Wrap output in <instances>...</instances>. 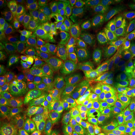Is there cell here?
Instances as JSON below:
<instances>
[{
    "mask_svg": "<svg viewBox=\"0 0 135 135\" xmlns=\"http://www.w3.org/2000/svg\"><path fill=\"white\" fill-rule=\"evenodd\" d=\"M97 46L102 60L112 58L119 53L125 52L127 45L111 36L100 28H98Z\"/></svg>",
    "mask_w": 135,
    "mask_h": 135,
    "instance_id": "obj_8",
    "label": "cell"
},
{
    "mask_svg": "<svg viewBox=\"0 0 135 135\" xmlns=\"http://www.w3.org/2000/svg\"><path fill=\"white\" fill-rule=\"evenodd\" d=\"M120 3L117 0H98L95 3V9L100 17H106L117 13Z\"/></svg>",
    "mask_w": 135,
    "mask_h": 135,
    "instance_id": "obj_23",
    "label": "cell"
},
{
    "mask_svg": "<svg viewBox=\"0 0 135 135\" xmlns=\"http://www.w3.org/2000/svg\"><path fill=\"white\" fill-rule=\"evenodd\" d=\"M50 58L40 45L36 48L34 56V65L40 72H45L51 66Z\"/></svg>",
    "mask_w": 135,
    "mask_h": 135,
    "instance_id": "obj_26",
    "label": "cell"
},
{
    "mask_svg": "<svg viewBox=\"0 0 135 135\" xmlns=\"http://www.w3.org/2000/svg\"><path fill=\"white\" fill-rule=\"evenodd\" d=\"M48 94L46 89L29 86L16 89L15 100L24 105L39 108L47 101Z\"/></svg>",
    "mask_w": 135,
    "mask_h": 135,
    "instance_id": "obj_10",
    "label": "cell"
},
{
    "mask_svg": "<svg viewBox=\"0 0 135 135\" xmlns=\"http://www.w3.org/2000/svg\"><path fill=\"white\" fill-rule=\"evenodd\" d=\"M65 31V29H64L63 31L59 33L58 35H57L56 36L50 39L48 41H45V43L40 45L41 48H43V50L45 51V53L47 54V55L48 56L50 60H56L61 43L62 40H63Z\"/></svg>",
    "mask_w": 135,
    "mask_h": 135,
    "instance_id": "obj_22",
    "label": "cell"
},
{
    "mask_svg": "<svg viewBox=\"0 0 135 135\" xmlns=\"http://www.w3.org/2000/svg\"><path fill=\"white\" fill-rule=\"evenodd\" d=\"M65 18L68 23L78 26H91L101 20L93 3L76 12L65 13Z\"/></svg>",
    "mask_w": 135,
    "mask_h": 135,
    "instance_id": "obj_14",
    "label": "cell"
},
{
    "mask_svg": "<svg viewBox=\"0 0 135 135\" xmlns=\"http://www.w3.org/2000/svg\"><path fill=\"white\" fill-rule=\"evenodd\" d=\"M23 60L18 55L15 54L8 66V78L11 79L21 68Z\"/></svg>",
    "mask_w": 135,
    "mask_h": 135,
    "instance_id": "obj_32",
    "label": "cell"
},
{
    "mask_svg": "<svg viewBox=\"0 0 135 135\" xmlns=\"http://www.w3.org/2000/svg\"><path fill=\"white\" fill-rule=\"evenodd\" d=\"M62 132L64 135H90V126L85 118H75L65 123Z\"/></svg>",
    "mask_w": 135,
    "mask_h": 135,
    "instance_id": "obj_18",
    "label": "cell"
},
{
    "mask_svg": "<svg viewBox=\"0 0 135 135\" xmlns=\"http://www.w3.org/2000/svg\"><path fill=\"white\" fill-rule=\"evenodd\" d=\"M18 4L15 1L1 0L0 1V16L1 21L13 17L18 13Z\"/></svg>",
    "mask_w": 135,
    "mask_h": 135,
    "instance_id": "obj_27",
    "label": "cell"
},
{
    "mask_svg": "<svg viewBox=\"0 0 135 135\" xmlns=\"http://www.w3.org/2000/svg\"><path fill=\"white\" fill-rule=\"evenodd\" d=\"M11 113L15 127L22 135H33L42 126L41 111L38 108L22 104L15 100L5 103Z\"/></svg>",
    "mask_w": 135,
    "mask_h": 135,
    "instance_id": "obj_2",
    "label": "cell"
},
{
    "mask_svg": "<svg viewBox=\"0 0 135 135\" xmlns=\"http://www.w3.org/2000/svg\"><path fill=\"white\" fill-rule=\"evenodd\" d=\"M40 3L45 8L51 9H58L63 4V2L59 0H41Z\"/></svg>",
    "mask_w": 135,
    "mask_h": 135,
    "instance_id": "obj_35",
    "label": "cell"
},
{
    "mask_svg": "<svg viewBox=\"0 0 135 135\" xmlns=\"http://www.w3.org/2000/svg\"><path fill=\"white\" fill-rule=\"evenodd\" d=\"M101 65L104 71L113 78L119 84L127 88L126 58L119 53L112 58L103 60Z\"/></svg>",
    "mask_w": 135,
    "mask_h": 135,
    "instance_id": "obj_11",
    "label": "cell"
},
{
    "mask_svg": "<svg viewBox=\"0 0 135 135\" xmlns=\"http://www.w3.org/2000/svg\"><path fill=\"white\" fill-rule=\"evenodd\" d=\"M68 96L63 91L52 86L50 88L48 94V101L54 106L63 109Z\"/></svg>",
    "mask_w": 135,
    "mask_h": 135,
    "instance_id": "obj_28",
    "label": "cell"
},
{
    "mask_svg": "<svg viewBox=\"0 0 135 135\" xmlns=\"http://www.w3.org/2000/svg\"><path fill=\"white\" fill-rule=\"evenodd\" d=\"M37 71L34 64L24 59L21 68L10 80L16 89L29 86L38 80Z\"/></svg>",
    "mask_w": 135,
    "mask_h": 135,
    "instance_id": "obj_15",
    "label": "cell"
},
{
    "mask_svg": "<svg viewBox=\"0 0 135 135\" xmlns=\"http://www.w3.org/2000/svg\"><path fill=\"white\" fill-rule=\"evenodd\" d=\"M65 29L63 21L55 11L48 10L45 12L42 24L40 44L45 43L50 39L53 38Z\"/></svg>",
    "mask_w": 135,
    "mask_h": 135,
    "instance_id": "obj_13",
    "label": "cell"
},
{
    "mask_svg": "<svg viewBox=\"0 0 135 135\" xmlns=\"http://www.w3.org/2000/svg\"><path fill=\"white\" fill-rule=\"evenodd\" d=\"M88 122L90 126V135H121L104 129L90 119H88Z\"/></svg>",
    "mask_w": 135,
    "mask_h": 135,
    "instance_id": "obj_34",
    "label": "cell"
},
{
    "mask_svg": "<svg viewBox=\"0 0 135 135\" xmlns=\"http://www.w3.org/2000/svg\"><path fill=\"white\" fill-rule=\"evenodd\" d=\"M16 98V91H15L11 80L9 78L0 76V99L1 103H6L13 101Z\"/></svg>",
    "mask_w": 135,
    "mask_h": 135,
    "instance_id": "obj_24",
    "label": "cell"
},
{
    "mask_svg": "<svg viewBox=\"0 0 135 135\" xmlns=\"http://www.w3.org/2000/svg\"><path fill=\"white\" fill-rule=\"evenodd\" d=\"M92 97L91 112L93 116H100L114 111L113 103L98 94L91 93Z\"/></svg>",
    "mask_w": 135,
    "mask_h": 135,
    "instance_id": "obj_21",
    "label": "cell"
},
{
    "mask_svg": "<svg viewBox=\"0 0 135 135\" xmlns=\"http://www.w3.org/2000/svg\"><path fill=\"white\" fill-rule=\"evenodd\" d=\"M127 68V82L126 87L128 89L133 91L135 88V58L128 56L126 58Z\"/></svg>",
    "mask_w": 135,
    "mask_h": 135,
    "instance_id": "obj_29",
    "label": "cell"
},
{
    "mask_svg": "<svg viewBox=\"0 0 135 135\" xmlns=\"http://www.w3.org/2000/svg\"><path fill=\"white\" fill-rule=\"evenodd\" d=\"M101 63L95 67L82 85L90 93L100 95L119 107H135L133 91L126 88L104 71Z\"/></svg>",
    "mask_w": 135,
    "mask_h": 135,
    "instance_id": "obj_1",
    "label": "cell"
},
{
    "mask_svg": "<svg viewBox=\"0 0 135 135\" xmlns=\"http://www.w3.org/2000/svg\"><path fill=\"white\" fill-rule=\"evenodd\" d=\"M3 34L6 42L21 55L29 53L33 46L30 33L22 21H14L4 27Z\"/></svg>",
    "mask_w": 135,
    "mask_h": 135,
    "instance_id": "obj_4",
    "label": "cell"
},
{
    "mask_svg": "<svg viewBox=\"0 0 135 135\" xmlns=\"http://www.w3.org/2000/svg\"><path fill=\"white\" fill-rule=\"evenodd\" d=\"M89 119L107 130L118 133L121 135H127L119 125L117 118L113 112L100 116H93Z\"/></svg>",
    "mask_w": 135,
    "mask_h": 135,
    "instance_id": "obj_20",
    "label": "cell"
},
{
    "mask_svg": "<svg viewBox=\"0 0 135 135\" xmlns=\"http://www.w3.org/2000/svg\"><path fill=\"white\" fill-rule=\"evenodd\" d=\"M15 53L9 45L1 44L0 46V76L8 78V66Z\"/></svg>",
    "mask_w": 135,
    "mask_h": 135,
    "instance_id": "obj_25",
    "label": "cell"
},
{
    "mask_svg": "<svg viewBox=\"0 0 135 135\" xmlns=\"http://www.w3.org/2000/svg\"><path fill=\"white\" fill-rule=\"evenodd\" d=\"M125 42L126 45H133L135 46V33H129L126 38Z\"/></svg>",
    "mask_w": 135,
    "mask_h": 135,
    "instance_id": "obj_37",
    "label": "cell"
},
{
    "mask_svg": "<svg viewBox=\"0 0 135 135\" xmlns=\"http://www.w3.org/2000/svg\"><path fill=\"white\" fill-rule=\"evenodd\" d=\"M123 13L129 33H135V3L126 6Z\"/></svg>",
    "mask_w": 135,
    "mask_h": 135,
    "instance_id": "obj_30",
    "label": "cell"
},
{
    "mask_svg": "<svg viewBox=\"0 0 135 135\" xmlns=\"http://www.w3.org/2000/svg\"><path fill=\"white\" fill-rule=\"evenodd\" d=\"M80 46L73 33L65 31L56 58L59 65L63 70L68 72L73 56Z\"/></svg>",
    "mask_w": 135,
    "mask_h": 135,
    "instance_id": "obj_12",
    "label": "cell"
},
{
    "mask_svg": "<svg viewBox=\"0 0 135 135\" xmlns=\"http://www.w3.org/2000/svg\"><path fill=\"white\" fill-rule=\"evenodd\" d=\"M73 31L80 46L91 55L96 60L99 62H102L97 46L98 35L97 27L94 25L84 26H74Z\"/></svg>",
    "mask_w": 135,
    "mask_h": 135,
    "instance_id": "obj_6",
    "label": "cell"
},
{
    "mask_svg": "<svg viewBox=\"0 0 135 135\" xmlns=\"http://www.w3.org/2000/svg\"><path fill=\"white\" fill-rule=\"evenodd\" d=\"M89 0H66L63 1L65 13H71L85 8L91 3Z\"/></svg>",
    "mask_w": 135,
    "mask_h": 135,
    "instance_id": "obj_31",
    "label": "cell"
},
{
    "mask_svg": "<svg viewBox=\"0 0 135 135\" xmlns=\"http://www.w3.org/2000/svg\"><path fill=\"white\" fill-rule=\"evenodd\" d=\"M0 123L1 126L5 127V126H9L10 125H14V121H13V116L11 113L4 107L1 106L0 108Z\"/></svg>",
    "mask_w": 135,
    "mask_h": 135,
    "instance_id": "obj_33",
    "label": "cell"
},
{
    "mask_svg": "<svg viewBox=\"0 0 135 135\" xmlns=\"http://www.w3.org/2000/svg\"><path fill=\"white\" fill-rule=\"evenodd\" d=\"M119 125L127 135H135V111L118 107L113 111Z\"/></svg>",
    "mask_w": 135,
    "mask_h": 135,
    "instance_id": "obj_17",
    "label": "cell"
},
{
    "mask_svg": "<svg viewBox=\"0 0 135 135\" xmlns=\"http://www.w3.org/2000/svg\"><path fill=\"white\" fill-rule=\"evenodd\" d=\"M89 93L88 89L81 84L67 97L63 108L64 116L67 119L84 118L89 119L92 117V101Z\"/></svg>",
    "mask_w": 135,
    "mask_h": 135,
    "instance_id": "obj_3",
    "label": "cell"
},
{
    "mask_svg": "<svg viewBox=\"0 0 135 135\" xmlns=\"http://www.w3.org/2000/svg\"><path fill=\"white\" fill-rule=\"evenodd\" d=\"M46 79L52 86L63 91L68 97L80 86L81 80L74 77L68 76L63 74L55 76L46 75Z\"/></svg>",
    "mask_w": 135,
    "mask_h": 135,
    "instance_id": "obj_16",
    "label": "cell"
},
{
    "mask_svg": "<svg viewBox=\"0 0 135 135\" xmlns=\"http://www.w3.org/2000/svg\"><path fill=\"white\" fill-rule=\"evenodd\" d=\"M98 26L119 41L126 43L125 40L129 32L125 20L121 14L116 13L101 18L98 22Z\"/></svg>",
    "mask_w": 135,
    "mask_h": 135,
    "instance_id": "obj_9",
    "label": "cell"
},
{
    "mask_svg": "<svg viewBox=\"0 0 135 135\" xmlns=\"http://www.w3.org/2000/svg\"><path fill=\"white\" fill-rule=\"evenodd\" d=\"M39 108L41 111L42 126L47 132L55 134L65 124L63 109L54 106L47 101Z\"/></svg>",
    "mask_w": 135,
    "mask_h": 135,
    "instance_id": "obj_7",
    "label": "cell"
},
{
    "mask_svg": "<svg viewBox=\"0 0 135 135\" xmlns=\"http://www.w3.org/2000/svg\"><path fill=\"white\" fill-rule=\"evenodd\" d=\"M101 63L80 46L73 56L68 73L75 78L86 80L95 67Z\"/></svg>",
    "mask_w": 135,
    "mask_h": 135,
    "instance_id": "obj_5",
    "label": "cell"
},
{
    "mask_svg": "<svg viewBox=\"0 0 135 135\" xmlns=\"http://www.w3.org/2000/svg\"><path fill=\"white\" fill-rule=\"evenodd\" d=\"M41 7L42 5L38 1H29L28 3L19 6L18 15L27 28L31 26L36 18L38 10Z\"/></svg>",
    "mask_w": 135,
    "mask_h": 135,
    "instance_id": "obj_19",
    "label": "cell"
},
{
    "mask_svg": "<svg viewBox=\"0 0 135 135\" xmlns=\"http://www.w3.org/2000/svg\"><path fill=\"white\" fill-rule=\"evenodd\" d=\"M0 135H16L11 129L1 126L0 128Z\"/></svg>",
    "mask_w": 135,
    "mask_h": 135,
    "instance_id": "obj_36",
    "label": "cell"
}]
</instances>
